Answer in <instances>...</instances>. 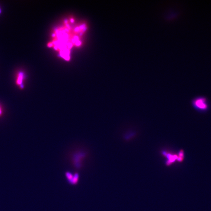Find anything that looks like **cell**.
<instances>
[{
  "label": "cell",
  "instance_id": "cell-2",
  "mask_svg": "<svg viewBox=\"0 0 211 211\" xmlns=\"http://www.w3.org/2000/svg\"><path fill=\"white\" fill-rule=\"evenodd\" d=\"M193 104L195 107L201 110H205L207 108L206 101L203 98H199L193 101Z\"/></svg>",
  "mask_w": 211,
  "mask_h": 211
},
{
  "label": "cell",
  "instance_id": "cell-6",
  "mask_svg": "<svg viewBox=\"0 0 211 211\" xmlns=\"http://www.w3.org/2000/svg\"><path fill=\"white\" fill-rule=\"evenodd\" d=\"M1 12H2V11H1V7H0V14H1Z\"/></svg>",
  "mask_w": 211,
  "mask_h": 211
},
{
  "label": "cell",
  "instance_id": "cell-5",
  "mask_svg": "<svg viewBox=\"0 0 211 211\" xmlns=\"http://www.w3.org/2000/svg\"><path fill=\"white\" fill-rule=\"evenodd\" d=\"M2 113V110H1V107H0V115H1V114Z\"/></svg>",
  "mask_w": 211,
  "mask_h": 211
},
{
  "label": "cell",
  "instance_id": "cell-4",
  "mask_svg": "<svg viewBox=\"0 0 211 211\" xmlns=\"http://www.w3.org/2000/svg\"><path fill=\"white\" fill-rule=\"evenodd\" d=\"M79 179V176L78 174H75L73 175V176L71 180L69 181L71 184H75L78 183Z\"/></svg>",
  "mask_w": 211,
  "mask_h": 211
},
{
  "label": "cell",
  "instance_id": "cell-1",
  "mask_svg": "<svg viewBox=\"0 0 211 211\" xmlns=\"http://www.w3.org/2000/svg\"><path fill=\"white\" fill-rule=\"evenodd\" d=\"M88 156L87 151L81 149L75 150L71 155L72 162L77 168H80Z\"/></svg>",
  "mask_w": 211,
  "mask_h": 211
},
{
  "label": "cell",
  "instance_id": "cell-3",
  "mask_svg": "<svg viewBox=\"0 0 211 211\" xmlns=\"http://www.w3.org/2000/svg\"><path fill=\"white\" fill-rule=\"evenodd\" d=\"M25 78V74L22 71H20L17 74L16 79V84L17 85L19 86L21 89H23L24 85L23 83V81Z\"/></svg>",
  "mask_w": 211,
  "mask_h": 211
}]
</instances>
